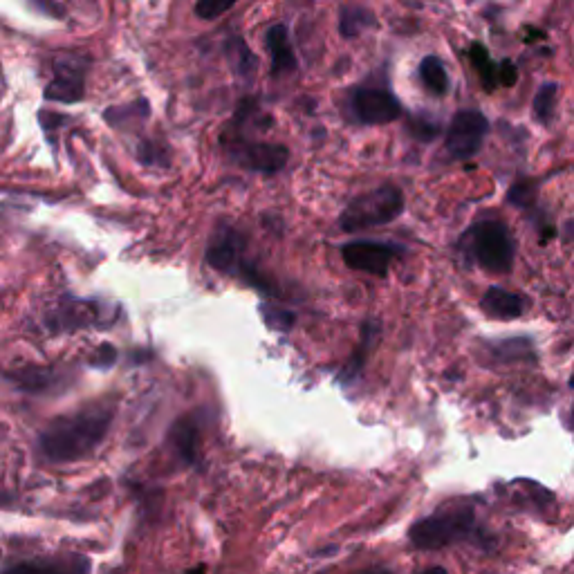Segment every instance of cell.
I'll return each instance as SVG.
<instances>
[{
	"mask_svg": "<svg viewBox=\"0 0 574 574\" xmlns=\"http://www.w3.org/2000/svg\"><path fill=\"white\" fill-rule=\"evenodd\" d=\"M115 406L92 404L48 424L39 435V449L50 462H77L92 456L113 427Z\"/></svg>",
	"mask_w": 574,
	"mask_h": 574,
	"instance_id": "1",
	"label": "cell"
},
{
	"mask_svg": "<svg viewBox=\"0 0 574 574\" xmlns=\"http://www.w3.org/2000/svg\"><path fill=\"white\" fill-rule=\"evenodd\" d=\"M476 532V512L469 503H451L411 525L409 541L415 550H442L467 541Z\"/></svg>",
	"mask_w": 574,
	"mask_h": 574,
	"instance_id": "2",
	"label": "cell"
},
{
	"mask_svg": "<svg viewBox=\"0 0 574 574\" xmlns=\"http://www.w3.org/2000/svg\"><path fill=\"white\" fill-rule=\"evenodd\" d=\"M404 211V193L395 184H382L373 191L359 193L357 198L348 202V207L341 211L339 227L346 234H355V231L373 229L388 225L402 216Z\"/></svg>",
	"mask_w": 574,
	"mask_h": 574,
	"instance_id": "3",
	"label": "cell"
},
{
	"mask_svg": "<svg viewBox=\"0 0 574 574\" xmlns=\"http://www.w3.org/2000/svg\"><path fill=\"white\" fill-rule=\"evenodd\" d=\"M222 148L234 164L243 166L247 171L274 175L283 171L290 160V148L279 142L258 140L254 133L238 131V128H227L222 135Z\"/></svg>",
	"mask_w": 574,
	"mask_h": 574,
	"instance_id": "4",
	"label": "cell"
},
{
	"mask_svg": "<svg viewBox=\"0 0 574 574\" xmlns=\"http://www.w3.org/2000/svg\"><path fill=\"white\" fill-rule=\"evenodd\" d=\"M467 247L474 261L492 274H507L514 267L516 243L505 222L483 220L467 231Z\"/></svg>",
	"mask_w": 574,
	"mask_h": 574,
	"instance_id": "5",
	"label": "cell"
},
{
	"mask_svg": "<svg viewBox=\"0 0 574 574\" xmlns=\"http://www.w3.org/2000/svg\"><path fill=\"white\" fill-rule=\"evenodd\" d=\"M489 133L487 117L474 108L458 110L449 122L447 135H444V148L453 160H471L483 151L485 137Z\"/></svg>",
	"mask_w": 574,
	"mask_h": 574,
	"instance_id": "6",
	"label": "cell"
},
{
	"mask_svg": "<svg viewBox=\"0 0 574 574\" xmlns=\"http://www.w3.org/2000/svg\"><path fill=\"white\" fill-rule=\"evenodd\" d=\"M90 61L81 54H59L52 63L54 77L45 88V99L59 104H77L86 95V74Z\"/></svg>",
	"mask_w": 574,
	"mask_h": 574,
	"instance_id": "7",
	"label": "cell"
},
{
	"mask_svg": "<svg viewBox=\"0 0 574 574\" xmlns=\"http://www.w3.org/2000/svg\"><path fill=\"white\" fill-rule=\"evenodd\" d=\"M350 110L359 124L384 126L402 117V101L386 86H359L350 95Z\"/></svg>",
	"mask_w": 574,
	"mask_h": 574,
	"instance_id": "8",
	"label": "cell"
},
{
	"mask_svg": "<svg viewBox=\"0 0 574 574\" xmlns=\"http://www.w3.org/2000/svg\"><path fill=\"white\" fill-rule=\"evenodd\" d=\"M404 249L393 243H382V240H353L341 247V256H344L346 265L350 270L382 276L388 274L391 265L397 256H402Z\"/></svg>",
	"mask_w": 574,
	"mask_h": 574,
	"instance_id": "9",
	"label": "cell"
},
{
	"mask_svg": "<svg viewBox=\"0 0 574 574\" xmlns=\"http://www.w3.org/2000/svg\"><path fill=\"white\" fill-rule=\"evenodd\" d=\"M245 238L236 227L218 225L207 247V263L216 272L238 276L240 267L247 263Z\"/></svg>",
	"mask_w": 574,
	"mask_h": 574,
	"instance_id": "10",
	"label": "cell"
},
{
	"mask_svg": "<svg viewBox=\"0 0 574 574\" xmlns=\"http://www.w3.org/2000/svg\"><path fill=\"white\" fill-rule=\"evenodd\" d=\"M90 570V561L81 554H61V557H41L16 563L0 574H90Z\"/></svg>",
	"mask_w": 574,
	"mask_h": 574,
	"instance_id": "11",
	"label": "cell"
},
{
	"mask_svg": "<svg viewBox=\"0 0 574 574\" xmlns=\"http://www.w3.org/2000/svg\"><path fill=\"white\" fill-rule=\"evenodd\" d=\"M480 308H483L487 317L512 321L523 317L527 308H530V301H527V296L503 290V287H489L483 299H480Z\"/></svg>",
	"mask_w": 574,
	"mask_h": 574,
	"instance_id": "12",
	"label": "cell"
},
{
	"mask_svg": "<svg viewBox=\"0 0 574 574\" xmlns=\"http://www.w3.org/2000/svg\"><path fill=\"white\" fill-rule=\"evenodd\" d=\"M265 45H267V52H270V57H272V74L274 77L290 74L296 70V66H299L294 48H292V41H290V32H287V27L283 23H276L270 27V30H267Z\"/></svg>",
	"mask_w": 574,
	"mask_h": 574,
	"instance_id": "13",
	"label": "cell"
},
{
	"mask_svg": "<svg viewBox=\"0 0 574 574\" xmlns=\"http://www.w3.org/2000/svg\"><path fill=\"white\" fill-rule=\"evenodd\" d=\"M171 447L178 456L193 465L198 456V440H200V424L196 422V415H187L173 424V429L169 433Z\"/></svg>",
	"mask_w": 574,
	"mask_h": 574,
	"instance_id": "14",
	"label": "cell"
},
{
	"mask_svg": "<svg viewBox=\"0 0 574 574\" xmlns=\"http://www.w3.org/2000/svg\"><path fill=\"white\" fill-rule=\"evenodd\" d=\"M377 25V16L368 7L344 5L339 9V34L344 39H357L359 34L375 30Z\"/></svg>",
	"mask_w": 574,
	"mask_h": 574,
	"instance_id": "15",
	"label": "cell"
},
{
	"mask_svg": "<svg viewBox=\"0 0 574 574\" xmlns=\"http://www.w3.org/2000/svg\"><path fill=\"white\" fill-rule=\"evenodd\" d=\"M104 117L113 128H137L151 117V106L146 99H137L133 104L108 108Z\"/></svg>",
	"mask_w": 574,
	"mask_h": 574,
	"instance_id": "16",
	"label": "cell"
},
{
	"mask_svg": "<svg viewBox=\"0 0 574 574\" xmlns=\"http://www.w3.org/2000/svg\"><path fill=\"white\" fill-rule=\"evenodd\" d=\"M9 379L23 391L30 393H45L50 391L52 386L59 384V375L54 373L52 368H39V366H30V368H21L18 373L9 375Z\"/></svg>",
	"mask_w": 574,
	"mask_h": 574,
	"instance_id": "17",
	"label": "cell"
},
{
	"mask_svg": "<svg viewBox=\"0 0 574 574\" xmlns=\"http://www.w3.org/2000/svg\"><path fill=\"white\" fill-rule=\"evenodd\" d=\"M420 81L422 86L427 88V92H431L433 97H444L449 90V74L447 68H444V63L429 54V57H424L420 63Z\"/></svg>",
	"mask_w": 574,
	"mask_h": 574,
	"instance_id": "18",
	"label": "cell"
},
{
	"mask_svg": "<svg viewBox=\"0 0 574 574\" xmlns=\"http://www.w3.org/2000/svg\"><path fill=\"white\" fill-rule=\"evenodd\" d=\"M557 101H559V83H543V86L536 90L534 101H532V113L534 119L543 126H550L554 122V115H557Z\"/></svg>",
	"mask_w": 574,
	"mask_h": 574,
	"instance_id": "19",
	"label": "cell"
},
{
	"mask_svg": "<svg viewBox=\"0 0 574 574\" xmlns=\"http://www.w3.org/2000/svg\"><path fill=\"white\" fill-rule=\"evenodd\" d=\"M227 59L231 63V68L238 74V77H252L254 70L258 68V59L254 57V52L247 48L245 41L240 36H229V41L225 45Z\"/></svg>",
	"mask_w": 574,
	"mask_h": 574,
	"instance_id": "20",
	"label": "cell"
},
{
	"mask_svg": "<svg viewBox=\"0 0 574 574\" xmlns=\"http://www.w3.org/2000/svg\"><path fill=\"white\" fill-rule=\"evenodd\" d=\"M467 57L471 61V66L476 68L478 77H480V81H483L485 90L494 92V88L498 86V77H496V66H498V63H494L489 50L485 48L483 43H471Z\"/></svg>",
	"mask_w": 574,
	"mask_h": 574,
	"instance_id": "21",
	"label": "cell"
},
{
	"mask_svg": "<svg viewBox=\"0 0 574 574\" xmlns=\"http://www.w3.org/2000/svg\"><path fill=\"white\" fill-rule=\"evenodd\" d=\"M377 339V326L373 321H366L364 328H361V344L357 348V353L353 355V359L348 361L346 368L341 370V379L344 382H353V379L361 373V368L366 364V357L370 355V348H373Z\"/></svg>",
	"mask_w": 574,
	"mask_h": 574,
	"instance_id": "22",
	"label": "cell"
},
{
	"mask_svg": "<svg viewBox=\"0 0 574 574\" xmlns=\"http://www.w3.org/2000/svg\"><path fill=\"white\" fill-rule=\"evenodd\" d=\"M137 160L146 166H171V151L169 146L160 140H142L137 144Z\"/></svg>",
	"mask_w": 574,
	"mask_h": 574,
	"instance_id": "23",
	"label": "cell"
},
{
	"mask_svg": "<svg viewBox=\"0 0 574 574\" xmlns=\"http://www.w3.org/2000/svg\"><path fill=\"white\" fill-rule=\"evenodd\" d=\"M440 131H442V124L438 122V119L427 115V113H415V115L409 119V133H411L418 142L429 144V142L435 140V137L440 135Z\"/></svg>",
	"mask_w": 574,
	"mask_h": 574,
	"instance_id": "24",
	"label": "cell"
},
{
	"mask_svg": "<svg viewBox=\"0 0 574 574\" xmlns=\"http://www.w3.org/2000/svg\"><path fill=\"white\" fill-rule=\"evenodd\" d=\"M536 182L530 178L516 180L512 189L507 193V202L518 209H534L536 207Z\"/></svg>",
	"mask_w": 574,
	"mask_h": 574,
	"instance_id": "25",
	"label": "cell"
},
{
	"mask_svg": "<svg viewBox=\"0 0 574 574\" xmlns=\"http://www.w3.org/2000/svg\"><path fill=\"white\" fill-rule=\"evenodd\" d=\"M263 319L267 323V328H272L276 332H290L296 317L292 312H287L283 308H276V305H261Z\"/></svg>",
	"mask_w": 574,
	"mask_h": 574,
	"instance_id": "26",
	"label": "cell"
},
{
	"mask_svg": "<svg viewBox=\"0 0 574 574\" xmlns=\"http://www.w3.org/2000/svg\"><path fill=\"white\" fill-rule=\"evenodd\" d=\"M236 3L238 0H196L193 12H196V16L202 18V21H216V18L227 14Z\"/></svg>",
	"mask_w": 574,
	"mask_h": 574,
	"instance_id": "27",
	"label": "cell"
},
{
	"mask_svg": "<svg viewBox=\"0 0 574 574\" xmlns=\"http://www.w3.org/2000/svg\"><path fill=\"white\" fill-rule=\"evenodd\" d=\"M496 77H498V86L512 88V86H516V81H518V68L509 59H503L496 66Z\"/></svg>",
	"mask_w": 574,
	"mask_h": 574,
	"instance_id": "28",
	"label": "cell"
},
{
	"mask_svg": "<svg viewBox=\"0 0 574 574\" xmlns=\"http://www.w3.org/2000/svg\"><path fill=\"white\" fill-rule=\"evenodd\" d=\"M115 359H117V350L113 346H101L99 348V355L92 359V364H97V366H113L115 364Z\"/></svg>",
	"mask_w": 574,
	"mask_h": 574,
	"instance_id": "29",
	"label": "cell"
},
{
	"mask_svg": "<svg viewBox=\"0 0 574 574\" xmlns=\"http://www.w3.org/2000/svg\"><path fill=\"white\" fill-rule=\"evenodd\" d=\"M361 574H393V572H391V570H386V568H382V566H377V568H370V570L361 572Z\"/></svg>",
	"mask_w": 574,
	"mask_h": 574,
	"instance_id": "30",
	"label": "cell"
},
{
	"mask_svg": "<svg viewBox=\"0 0 574 574\" xmlns=\"http://www.w3.org/2000/svg\"><path fill=\"white\" fill-rule=\"evenodd\" d=\"M420 574H447V570H444V568H429V570H424Z\"/></svg>",
	"mask_w": 574,
	"mask_h": 574,
	"instance_id": "31",
	"label": "cell"
}]
</instances>
